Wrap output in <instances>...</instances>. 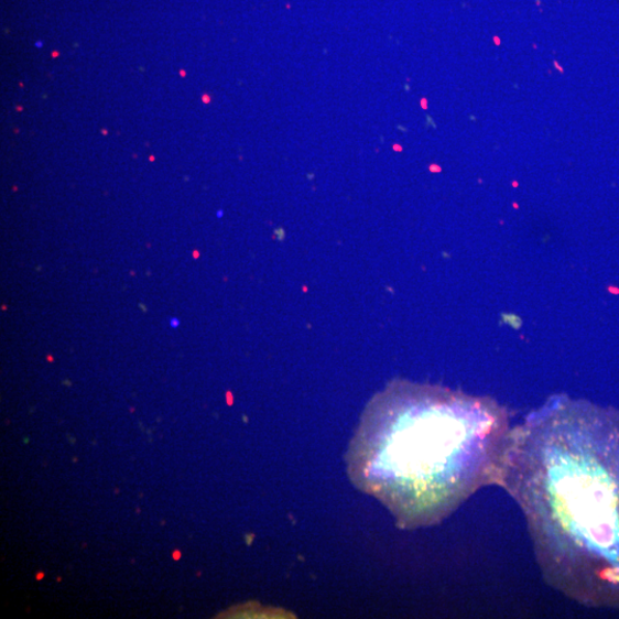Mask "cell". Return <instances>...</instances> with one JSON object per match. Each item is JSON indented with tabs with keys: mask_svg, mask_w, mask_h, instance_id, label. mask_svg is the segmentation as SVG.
<instances>
[{
	"mask_svg": "<svg viewBox=\"0 0 619 619\" xmlns=\"http://www.w3.org/2000/svg\"><path fill=\"white\" fill-rule=\"evenodd\" d=\"M497 487L519 504L544 580L619 610V412L552 397L512 430Z\"/></svg>",
	"mask_w": 619,
	"mask_h": 619,
	"instance_id": "6da1fadb",
	"label": "cell"
},
{
	"mask_svg": "<svg viewBox=\"0 0 619 619\" xmlns=\"http://www.w3.org/2000/svg\"><path fill=\"white\" fill-rule=\"evenodd\" d=\"M512 430L510 412L491 398L395 381L366 408L348 471L401 529L433 526L497 486Z\"/></svg>",
	"mask_w": 619,
	"mask_h": 619,
	"instance_id": "7a4b0ae2",
	"label": "cell"
},
{
	"mask_svg": "<svg viewBox=\"0 0 619 619\" xmlns=\"http://www.w3.org/2000/svg\"><path fill=\"white\" fill-rule=\"evenodd\" d=\"M169 324H171L173 328H177L181 325V322L177 318H173L171 319V322H169Z\"/></svg>",
	"mask_w": 619,
	"mask_h": 619,
	"instance_id": "3957f363",
	"label": "cell"
}]
</instances>
